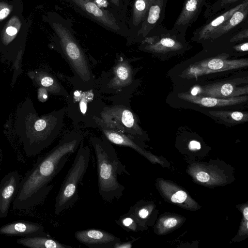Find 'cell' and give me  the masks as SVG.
<instances>
[{
	"mask_svg": "<svg viewBox=\"0 0 248 248\" xmlns=\"http://www.w3.org/2000/svg\"><path fill=\"white\" fill-rule=\"evenodd\" d=\"M82 140L83 136L80 133H67L53 149L38 158L21 179L13 201V208L27 210L43 203L53 187L50 183L61 171L70 156L78 150Z\"/></svg>",
	"mask_w": 248,
	"mask_h": 248,
	"instance_id": "cell-1",
	"label": "cell"
},
{
	"mask_svg": "<svg viewBox=\"0 0 248 248\" xmlns=\"http://www.w3.org/2000/svg\"><path fill=\"white\" fill-rule=\"evenodd\" d=\"M25 102L17 111L16 133L27 157L35 156L57 138L63 126L66 107L38 116L32 104Z\"/></svg>",
	"mask_w": 248,
	"mask_h": 248,
	"instance_id": "cell-2",
	"label": "cell"
},
{
	"mask_svg": "<svg viewBox=\"0 0 248 248\" xmlns=\"http://www.w3.org/2000/svg\"><path fill=\"white\" fill-rule=\"evenodd\" d=\"M90 142L95 156L98 193L106 202L118 200L125 189L119 182L118 176L129 173L111 142L104 135L101 138L91 137Z\"/></svg>",
	"mask_w": 248,
	"mask_h": 248,
	"instance_id": "cell-3",
	"label": "cell"
},
{
	"mask_svg": "<svg viewBox=\"0 0 248 248\" xmlns=\"http://www.w3.org/2000/svg\"><path fill=\"white\" fill-rule=\"evenodd\" d=\"M65 21L60 16L51 22L59 39L60 53L72 70L73 76L67 77L75 88L88 90L96 87L87 56Z\"/></svg>",
	"mask_w": 248,
	"mask_h": 248,
	"instance_id": "cell-4",
	"label": "cell"
},
{
	"mask_svg": "<svg viewBox=\"0 0 248 248\" xmlns=\"http://www.w3.org/2000/svg\"><path fill=\"white\" fill-rule=\"evenodd\" d=\"M90 149L80 143L73 164L69 170L56 197L54 213L58 215L71 208L78 198V186L87 170L90 159Z\"/></svg>",
	"mask_w": 248,
	"mask_h": 248,
	"instance_id": "cell-5",
	"label": "cell"
},
{
	"mask_svg": "<svg viewBox=\"0 0 248 248\" xmlns=\"http://www.w3.org/2000/svg\"><path fill=\"white\" fill-rule=\"evenodd\" d=\"M110 105L99 100L93 119L107 126L136 138L142 134L138 119L130 107L128 99L109 97Z\"/></svg>",
	"mask_w": 248,
	"mask_h": 248,
	"instance_id": "cell-6",
	"label": "cell"
},
{
	"mask_svg": "<svg viewBox=\"0 0 248 248\" xmlns=\"http://www.w3.org/2000/svg\"><path fill=\"white\" fill-rule=\"evenodd\" d=\"M94 89L75 88L69 92L66 98V113L77 128H97L93 116L101 98Z\"/></svg>",
	"mask_w": 248,
	"mask_h": 248,
	"instance_id": "cell-7",
	"label": "cell"
},
{
	"mask_svg": "<svg viewBox=\"0 0 248 248\" xmlns=\"http://www.w3.org/2000/svg\"><path fill=\"white\" fill-rule=\"evenodd\" d=\"M133 76L134 72L129 60L120 57L115 60L110 70L102 73L96 80V86L102 92L113 94L110 97L128 99L130 88L134 81Z\"/></svg>",
	"mask_w": 248,
	"mask_h": 248,
	"instance_id": "cell-8",
	"label": "cell"
},
{
	"mask_svg": "<svg viewBox=\"0 0 248 248\" xmlns=\"http://www.w3.org/2000/svg\"><path fill=\"white\" fill-rule=\"evenodd\" d=\"M141 48L154 53H169L180 51L187 46L185 35L163 24L152 31L141 41Z\"/></svg>",
	"mask_w": 248,
	"mask_h": 248,
	"instance_id": "cell-9",
	"label": "cell"
},
{
	"mask_svg": "<svg viewBox=\"0 0 248 248\" xmlns=\"http://www.w3.org/2000/svg\"><path fill=\"white\" fill-rule=\"evenodd\" d=\"M83 16L106 29L123 34L120 23L108 11L100 8L93 0H62Z\"/></svg>",
	"mask_w": 248,
	"mask_h": 248,
	"instance_id": "cell-10",
	"label": "cell"
},
{
	"mask_svg": "<svg viewBox=\"0 0 248 248\" xmlns=\"http://www.w3.org/2000/svg\"><path fill=\"white\" fill-rule=\"evenodd\" d=\"M248 25V3L235 11L219 27L213 31L202 43L214 45L228 43L231 36L242 28Z\"/></svg>",
	"mask_w": 248,
	"mask_h": 248,
	"instance_id": "cell-11",
	"label": "cell"
},
{
	"mask_svg": "<svg viewBox=\"0 0 248 248\" xmlns=\"http://www.w3.org/2000/svg\"><path fill=\"white\" fill-rule=\"evenodd\" d=\"M226 54H222L217 57L207 59L198 64L191 65L186 72V75L189 77H197L213 72L227 71L247 66V59L227 60Z\"/></svg>",
	"mask_w": 248,
	"mask_h": 248,
	"instance_id": "cell-12",
	"label": "cell"
},
{
	"mask_svg": "<svg viewBox=\"0 0 248 248\" xmlns=\"http://www.w3.org/2000/svg\"><path fill=\"white\" fill-rule=\"evenodd\" d=\"M248 3V0H244L206 19L205 22L193 31L191 41L202 43L213 31L230 18L235 11Z\"/></svg>",
	"mask_w": 248,
	"mask_h": 248,
	"instance_id": "cell-13",
	"label": "cell"
},
{
	"mask_svg": "<svg viewBox=\"0 0 248 248\" xmlns=\"http://www.w3.org/2000/svg\"><path fill=\"white\" fill-rule=\"evenodd\" d=\"M75 237L90 248H114L116 244L121 241L116 236L96 229L78 231L75 233Z\"/></svg>",
	"mask_w": 248,
	"mask_h": 248,
	"instance_id": "cell-14",
	"label": "cell"
},
{
	"mask_svg": "<svg viewBox=\"0 0 248 248\" xmlns=\"http://www.w3.org/2000/svg\"><path fill=\"white\" fill-rule=\"evenodd\" d=\"M21 178L17 170L6 174L0 182V218L7 217L11 204L15 200Z\"/></svg>",
	"mask_w": 248,
	"mask_h": 248,
	"instance_id": "cell-15",
	"label": "cell"
},
{
	"mask_svg": "<svg viewBox=\"0 0 248 248\" xmlns=\"http://www.w3.org/2000/svg\"><path fill=\"white\" fill-rule=\"evenodd\" d=\"M168 0H155L136 33V39L141 40L162 24Z\"/></svg>",
	"mask_w": 248,
	"mask_h": 248,
	"instance_id": "cell-16",
	"label": "cell"
},
{
	"mask_svg": "<svg viewBox=\"0 0 248 248\" xmlns=\"http://www.w3.org/2000/svg\"><path fill=\"white\" fill-rule=\"evenodd\" d=\"M207 0H185L173 28L186 35L188 28L198 19Z\"/></svg>",
	"mask_w": 248,
	"mask_h": 248,
	"instance_id": "cell-17",
	"label": "cell"
},
{
	"mask_svg": "<svg viewBox=\"0 0 248 248\" xmlns=\"http://www.w3.org/2000/svg\"><path fill=\"white\" fill-rule=\"evenodd\" d=\"M44 230V227L39 223L18 220L1 226L0 234L21 237L38 235L49 236Z\"/></svg>",
	"mask_w": 248,
	"mask_h": 248,
	"instance_id": "cell-18",
	"label": "cell"
},
{
	"mask_svg": "<svg viewBox=\"0 0 248 248\" xmlns=\"http://www.w3.org/2000/svg\"><path fill=\"white\" fill-rule=\"evenodd\" d=\"M181 99L205 107H220L238 104L248 100V96L219 98L209 96H197L186 93L178 94Z\"/></svg>",
	"mask_w": 248,
	"mask_h": 248,
	"instance_id": "cell-19",
	"label": "cell"
},
{
	"mask_svg": "<svg viewBox=\"0 0 248 248\" xmlns=\"http://www.w3.org/2000/svg\"><path fill=\"white\" fill-rule=\"evenodd\" d=\"M201 89L203 94L219 98L234 97L248 93V87L237 88L230 83L214 84Z\"/></svg>",
	"mask_w": 248,
	"mask_h": 248,
	"instance_id": "cell-20",
	"label": "cell"
},
{
	"mask_svg": "<svg viewBox=\"0 0 248 248\" xmlns=\"http://www.w3.org/2000/svg\"><path fill=\"white\" fill-rule=\"evenodd\" d=\"M19 245L31 248H72L70 246L60 243L49 236L23 237L17 239Z\"/></svg>",
	"mask_w": 248,
	"mask_h": 248,
	"instance_id": "cell-21",
	"label": "cell"
},
{
	"mask_svg": "<svg viewBox=\"0 0 248 248\" xmlns=\"http://www.w3.org/2000/svg\"><path fill=\"white\" fill-rule=\"evenodd\" d=\"M36 78L38 79L37 81H39L38 84L47 92L56 95H62L66 98L68 97L69 93L64 87L49 73L44 71L39 72Z\"/></svg>",
	"mask_w": 248,
	"mask_h": 248,
	"instance_id": "cell-22",
	"label": "cell"
},
{
	"mask_svg": "<svg viewBox=\"0 0 248 248\" xmlns=\"http://www.w3.org/2000/svg\"><path fill=\"white\" fill-rule=\"evenodd\" d=\"M155 0H135L133 4L131 17V26L138 31L142 21L144 19L147 11Z\"/></svg>",
	"mask_w": 248,
	"mask_h": 248,
	"instance_id": "cell-23",
	"label": "cell"
},
{
	"mask_svg": "<svg viewBox=\"0 0 248 248\" xmlns=\"http://www.w3.org/2000/svg\"><path fill=\"white\" fill-rule=\"evenodd\" d=\"M243 0H217L212 4L207 2L205 6L206 10L204 13V16L206 19L209 18L218 12Z\"/></svg>",
	"mask_w": 248,
	"mask_h": 248,
	"instance_id": "cell-24",
	"label": "cell"
},
{
	"mask_svg": "<svg viewBox=\"0 0 248 248\" xmlns=\"http://www.w3.org/2000/svg\"><path fill=\"white\" fill-rule=\"evenodd\" d=\"M210 113L215 116L220 118L226 122L230 123L244 122L248 121L247 114L240 111H212Z\"/></svg>",
	"mask_w": 248,
	"mask_h": 248,
	"instance_id": "cell-25",
	"label": "cell"
},
{
	"mask_svg": "<svg viewBox=\"0 0 248 248\" xmlns=\"http://www.w3.org/2000/svg\"><path fill=\"white\" fill-rule=\"evenodd\" d=\"M116 223L127 232L136 231L138 225L134 218L128 212L115 220Z\"/></svg>",
	"mask_w": 248,
	"mask_h": 248,
	"instance_id": "cell-26",
	"label": "cell"
},
{
	"mask_svg": "<svg viewBox=\"0 0 248 248\" xmlns=\"http://www.w3.org/2000/svg\"><path fill=\"white\" fill-rule=\"evenodd\" d=\"M248 40V25L246 26L235 33L229 40V45H232Z\"/></svg>",
	"mask_w": 248,
	"mask_h": 248,
	"instance_id": "cell-27",
	"label": "cell"
},
{
	"mask_svg": "<svg viewBox=\"0 0 248 248\" xmlns=\"http://www.w3.org/2000/svg\"><path fill=\"white\" fill-rule=\"evenodd\" d=\"M17 32L18 28L16 26V24L12 23V21H10L5 29L4 33L6 35L5 38L12 39L16 35Z\"/></svg>",
	"mask_w": 248,
	"mask_h": 248,
	"instance_id": "cell-28",
	"label": "cell"
},
{
	"mask_svg": "<svg viewBox=\"0 0 248 248\" xmlns=\"http://www.w3.org/2000/svg\"><path fill=\"white\" fill-rule=\"evenodd\" d=\"M186 198V193L183 190H179L171 196V201L174 203H181L184 202Z\"/></svg>",
	"mask_w": 248,
	"mask_h": 248,
	"instance_id": "cell-29",
	"label": "cell"
},
{
	"mask_svg": "<svg viewBox=\"0 0 248 248\" xmlns=\"http://www.w3.org/2000/svg\"><path fill=\"white\" fill-rule=\"evenodd\" d=\"M10 11L11 8L7 4L0 3V21L6 18Z\"/></svg>",
	"mask_w": 248,
	"mask_h": 248,
	"instance_id": "cell-30",
	"label": "cell"
},
{
	"mask_svg": "<svg viewBox=\"0 0 248 248\" xmlns=\"http://www.w3.org/2000/svg\"><path fill=\"white\" fill-rule=\"evenodd\" d=\"M196 178L201 182L205 183L210 180V176L206 172L201 171L196 174Z\"/></svg>",
	"mask_w": 248,
	"mask_h": 248,
	"instance_id": "cell-31",
	"label": "cell"
},
{
	"mask_svg": "<svg viewBox=\"0 0 248 248\" xmlns=\"http://www.w3.org/2000/svg\"><path fill=\"white\" fill-rule=\"evenodd\" d=\"M177 223V220L173 217L168 218L163 222L164 227L167 228H170L175 226Z\"/></svg>",
	"mask_w": 248,
	"mask_h": 248,
	"instance_id": "cell-32",
	"label": "cell"
},
{
	"mask_svg": "<svg viewBox=\"0 0 248 248\" xmlns=\"http://www.w3.org/2000/svg\"><path fill=\"white\" fill-rule=\"evenodd\" d=\"M133 240L121 242V241L117 243L114 246V248H131L132 245Z\"/></svg>",
	"mask_w": 248,
	"mask_h": 248,
	"instance_id": "cell-33",
	"label": "cell"
},
{
	"mask_svg": "<svg viewBox=\"0 0 248 248\" xmlns=\"http://www.w3.org/2000/svg\"><path fill=\"white\" fill-rule=\"evenodd\" d=\"M189 149L191 150L195 151L201 149V144L198 141L191 140L188 145Z\"/></svg>",
	"mask_w": 248,
	"mask_h": 248,
	"instance_id": "cell-34",
	"label": "cell"
},
{
	"mask_svg": "<svg viewBox=\"0 0 248 248\" xmlns=\"http://www.w3.org/2000/svg\"><path fill=\"white\" fill-rule=\"evenodd\" d=\"M201 89L199 87H194L191 91V94L192 95H196L198 93H201Z\"/></svg>",
	"mask_w": 248,
	"mask_h": 248,
	"instance_id": "cell-35",
	"label": "cell"
},
{
	"mask_svg": "<svg viewBox=\"0 0 248 248\" xmlns=\"http://www.w3.org/2000/svg\"><path fill=\"white\" fill-rule=\"evenodd\" d=\"M243 215L245 219L248 220V208L246 207L243 210Z\"/></svg>",
	"mask_w": 248,
	"mask_h": 248,
	"instance_id": "cell-36",
	"label": "cell"
},
{
	"mask_svg": "<svg viewBox=\"0 0 248 248\" xmlns=\"http://www.w3.org/2000/svg\"><path fill=\"white\" fill-rule=\"evenodd\" d=\"M112 4L116 7H119L120 4V0H109Z\"/></svg>",
	"mask_w": 248,
	"mask_h": 248,
	"instance_id": "cell-37",
	"label": "cell"
},
{
	"mask_svg": "<svg viewBox=\"0 0 248 248\" xmlns=\"http://www.w3.org/2000/svg\"><path fill=\"white\" fill-rule=\"evenodd\" d=\"M0 153H1V150H0Z\"/></svg>",
	"mask_w": 248,
	"mask_h": 248,
	"instance_id": "cell-38",
	"label": "cell"
}]
</instances>
